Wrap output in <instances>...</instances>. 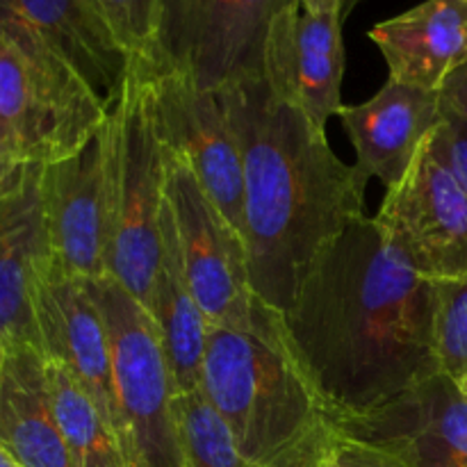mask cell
I'll return each instance as SVG.
<instances>
[{
  "label": "cell",
  "instance_id": "cell-24",
  "mask_svg": "<svg viewBox=\"0 0 467 467\" xmlns=\"http://www.w3.org/2000/svg\"><path fill=\"white\" fill-rule=\"evenodd\" d=\"M114 35L130 55H141L155 30L160 0H99Z\"/></svg>",
  "mask_w": 467,
  "mask_h": 467
},
{
  "label": "cell",
  "instance_id": "cell-25",
  "mask_svg": "<svg viewBox=\"0 0 467 467\" xmlns=\"http://www.w3.org/2000/svg\"><path fill=\"white\" fill-rule=\"evenodd\" d=\"M328 459H331L333 467H413L386 447L360 441V438H351L340 431L336 433Z\"/></svg>",
  "mask_w": 467,
  "mask_h": 467
},
{
  "label": "cell",
  "instance_id": "cell-30",
  "mask_svg": "<svg viewBox=\"0 0 467 467\" xmlns=\"http://www.w3.org/2000/svg\"><path fill=\"white\" fill-rule=\"evenodd\" d=\"M0 467H21L5 447H0Z\"/></svg>",
  "mask_w": 467,
  "mask_h": 467
},
{
  "label": "cell",
  "instance_id": "cell-18",
  "mask_svg": "<svg viewBox=\"0 0 467 467\" xmlns=\"http://www.w3.org/2000/svg\"><path fill=\"white\" fill-rule=\"evenodd\" d=\"M39 178V164H27L18 185L0 196V347L7 342L39 347L32 285L39 265L50 255Z\"/></svg>",
  "mask_w": 467,
  "mask_h": 467
},
{
  "label": "cell",
  "instance_id": "cell-20",
  "mask_svg": "<svg viewBox=\"0 0 467 467\" xmlns=\"http://www.w3.org/2000/svg\"><path fill=\"white\" fill-rule=\"evenodd\" d=\"M146 310L167 356L173 392L182 395L201 388L210 324L192 292L178 228L167 201L160 219V260Z\"/></svg>",
  "mask_w": 467,
  "mask_h": 467
},
{
  "label": "cell",
  "instance_id": "cell-15",
  "mask_svg": "<svg viewBox=\"0 0 467 467\" xmlns=\"http://www.w3.org/2000/svg\"><path fill=\"white\" fill-rule=\"evenodd\" d=\"M0 30L23 32L76 68L109 109L126 80L130 53L99 0H0Z\"/></svg>",
  "mask_w": 467,
  "mask_h": 467
},
{
  "label": "cell",
  "instance_id": "cell-12",
  "mask_svg": "<svg viewBox=\"0 0 467 467\" xmlns=\"http://www.w3.org/2000/svg\"><path fill=\"white\" fill-rule=\"evenodd\" d=\"M41 214L50 255L71 276H108V190L100 130L68 158L41 167Z\"/></svg>",
  "mask_w": 467,
  "mask_h": 467
},
{
  "label": "cell",
  "instance_id": "cell-17",
  "mask_svg": "<svg viewBox=\"0 0 467 467\" xmlns=\"http://www.w3.org/2000/svg\"><path fill=\"white\" fill-rule=\"evenodd\" d=\"M369 39L381 50L390 80L441 91L447 78L467 62V0H424L377 23Z\"/></svg>",
  "mask_w": 467,
  "mask_h": 467
},
{
  "label": "cell",
  "instance_id": "cell-29",
  "mask_svg": "<svg viewBox=\"0 0 467 467\" xmlns=\"http://www.w3.org/2000/svg\"><path fill=\"white\" fill-rule=\"evenodd\" d=\"M301 5V9L306 12H333V9H340L342 12V0H296Z\"/></svg>",
  "mask_w": 467,
  "mask_h": 467
},
{
  "label": "cell",
  "instance_id": "cell-28",
  "mask_svg": "<svg viewBox=\"0 0 467 467\" xmlns=\"http://www.w3.org/2000/svg\"><path fill=\"white\" fill-rule=\"evenodd\" d=\"M438 94H441L442 112H450L467 121V62L447 78Z\"/></svg>",
  "mask_w": 467,
  "mask_h": 467
},
{
  "label": "cell",
  "instance_id": "cell-23",
  "mask_svg": "<svg viewBox=\"0 0 467 467\" xmlns=\"http://www.w3.org/2000/svg\"><path fill=\"white\" fill-rule=\"evenodd\" d=\"M436 285V356L454 381L467 374V276Z\"/></svg>",
  "mask_w": 467,
  "mask_h": 467
},
{
  "label": "cell",
  "instance_id": "cell-8",
  "mask_svg": "<svg viewBox=\"0 0 467 467\" xmlns=\"http://www.w3.org/2000/svg\"><path fill=\"white\" fill-rule=\"evenodd\" d=\"M167 203L178 228L192 292L214 328L254 331L246 242L213 203L190 164L164 146Z\"/></svg>",
  "mask_w": 467,
  "mask_h": 467
},
{
  "label": "cell",
  "instance_id": "cell-32",
  "mask_svg": "<svg viewBox=\"0 0 467 467\" xmlns=\"http://www.w3.org/2000/svg\"><path fill=\"white\" fill-rule=\"evenodd\" d=\"M456 386H459V390L467 397V374H465L463 379H459V381H456Z\"/></svg>",
  "mask_w": 467,
  "mask_h": 467
},
{
  "label": "cell",
  "instance_id": "cell-31",
  "mask_svg": "<svg viewBox=\"0 0 467 467\" xmlns=\"http://www.w3.org/2000/svg\"><path fill=\"white\" fill-rule=\"evenodd\" d=\"M358 3H360V0H342V16H345V18L349 16V14L354 12V7Z\"/></svg>",
  "mask_w": 467,
  "mask_h": 467
},
{
  "label": "cell",
  "instance_id": "cell-7",
  "mask_svg": "<svg viewBox=\"0 0 467 467\" xmlns=\"http://www.w3.org/2000/svg\"><path fill=\"white\" fill-rule=\"evenodd\" d=\"M296 0H160L150 44L153 71L190 78L208 91L265 80V53L278 18Z\"/></svg>",
  "mask_w": 467,
  "mask_h": 467
},
{
  "label": "cell",
  "instance_id": "cell-4",
  "mask_svg": "<svg viewBox=\"0 0 467 467\" xmlns=\"http://www.w3.org/2000/svg\"><path fill=\"white\" fill-rule=\"evenodd\" d=\"M100 135L108 190V276L146 308L160 260L167 158L137 55H130L126 80L109 105Z\"/></svg>",
  "mask_w": 467,
  "mask_h": 467
},
{
  "label": "cell",
  "instance_id": "cell-33",
  "mask_svg": "<svg viewBox=\"0 0 467 467\" xmlns=\"http://www.w3.org/2000/svg\"><path fill=\"white\" fill-rule=\"evenodd\" d=\"M319 467H333V463H331V459H328V456H327V461H324V463H322V465H319Z\"/></svg>",
  "mask_w": 467,
  "mask_h": 467
},
{
  "label": "cell",
  "instance_id": "cell-22",
  "mask_svg": "<svg viewBox=\"0 0 467 467\" xmlns=\"http://www.w3.org/2000/svg\"><path fill=\"white\" fill-rule=\"evenodd\" d=\"M173 418L182 467H263L242 454L201 388L173 397Z\"/></svg>",
  "mask_w": 467,
  "mask_h": 467
},
{
  "label": "cell",
  "instance_id": "cell-19",
  "mask_svg": "<svg viewBox=\"0 0 467 467\" xmlns=\"http://www.w3.org/2000/svg\"><path fill=\"white\" fill-rule=\"evenodd\" d=\"M0 447L21 467H71L55 420L46 356L30 342L0 347Z\"/></svg>",
  "mask_w": 467,
  "mask_h": 467
},
{
  "label": "cell",
  "instance_id": "cell-9",
  "mask_svg": "<svg viewBox=\"0 0 467 467\" xmlns=\"http://www.w3.org/2000/svg\"><path fill=\"white\" fill-rule=\"evenodd\" d=\"M372 219L395 258L420 278L438 283L467 276V192L429 140Z\"/></svg>",
  "mask_w": 467,
  "mask_h": 467
},
{
  "label": "cell",
  "instance_id": "cell-6",
  "mask_svg": "<svg viewBox=\"0 0 467 467\" xmlns=\"http://www.w3.org/2000/svg\"><path fill=\"white\" fill-rule=\"evenodd\" d=\"M0 117L23 164L46 167L80 150L108 108L48 46L0 30Z\"/></svg>",
  "mask_w": 467,
  "mask_h": 467
},
{
  "label": "cell",
  "instance_id": "cell-16",
  "mask_svg": "<svg viewBox=\"0 0 467 467\" xmlns=\"http://www.w3.org/2000/svg\"><path fill=\"white\" fill-rule=\"evenodd\" d=\"M337 117L356 150L360 176L379 178L392 190L409 176L424 141L442 121L441 94L388 78L372 99L342 105Z\"/></svg>",
  "mask_w": 467,
  "mask_h": 467
},
{
  "label": "cell",
  "instance_id": "cell-21",
  "mask_svg": "<svg viewBox=\"0 0 467 467\" xmlns=\"http://www.w3.org/2000/svg\"><path fill=\"white\" fill-rule=\"evenodd\" d=\"M50 400L71 467H126L108 420L59 363L46 358Z\"/></svg>",
  "mask_w": 467,
  "mask_h": 467
},
{
  "label": "cell",
  "instance_id": "cell-27",
  "mask_svg": "<svg viewBox=\"0 0 467 467\" xmlns=\"http://www.w3.org/2000/svg\"><path fill=\"white\" fill-rule=\"evenodd\" d=\"M26 167L27 164H23L21 155H18L16 146L12 141V135H9L7 126L0 117V196L7 194L12 187L18 185Z\"/></svg>",
  "mask_w": 467,
  "mask_h": 467
},
{
  "label": "cell",
  "instance_id": "cell-3",
  "mask_svg": "<svg viewBox=\"0 0 467 467\" xmlns=\"http://www.w3.org/2000/svg\"><path fill=\"white\" fill-rule=\"evenodd\" d=\"M201 390L246 459L319 467L336 441L333 413L285 347L281 315L254 299V331H208Z\"/></svg>",
  "mask_w": 467,
  "mask_h": 467
},
{
  "label": "cell",
  "instance_id": "cell-26",
  "mask_svg": "<svg viewBox=\"0 0 467 467\" xmlns=\"http://www.w3.org/2000/svg\"><path fill=\"white\" fill-rule=\"evenodd\" d=\"M429 144L441 155L442 162L454 171V176L467 192V121L450 112H442V121L431 132Z\"/></svg>",
  "mask_w": 467,
  "mask_h": 467
},
{
  "label": "cell",
  "instance_id": "cell-13",
  "mask_svg": "<svg viewBox=\"0 0 467 467\" xmlns=\"http://www.w3.org/2000/svg\"><path fill=\"white\" fill-rule=\"evenodd\" d=\"M336 429L413 467H467V397L442 372L369 413L336 420Z\"/></svg>",
  "mask_w": 467,
  "mask_h": 467
},
{
  "label": "cell",
  "instance_id": "cell-14",
  "mask_svg": "<svg viewBox=\"0 0 467 467\" xmlns=\"http://www.w3.org/2000/svg\"><path fill=\"white\" fill-rule=\"evenodd\" d=\"M342 21L340 9L315 14L295 5L276 21L265 53V80L274 94L296 105L322 132L342 109Z\"/></svg>",
  "mask_w": 467,
  "mask_h": 467
},
{
  "label": "cell",
  "instance_id": "cell-5",
  "mask_svg": "<svg viewBox=\"0 0 467 467\" xmlns=\"http://www.w3.org/2000/svg\"><path fill=\"white\" fill-rule=\"evenodd\" d=\"M112 349L114 395L126 467H182L173 381L149 310L112 276L85 281Z\"/></svg>",
  "mask_w": 467,
  "mask_h": 467
},
{
  "label": "cell",
  "instance_id": "cell-10",
  "mask_svg": "<svg viewBox=\"0 0 467 467\" xmlns=\"http://www.w3.org/2000/svg\"><path fill=\"white\" fill-rule=\"evenodd\" d=\"M140 62L160 140L190 164L213 203L244 237V164L222 99L181 73L153 71Z\"/></svg>",
  "mask_w": 467,
  "mask_h": 467
},
{
  "label": "cell",
  "instance_id": "cell-11",
  "mask_svg": "<svg viewBox=\"0 0 467 467\" xmlns=\"http://www.w3.org/2000/svg\"><path fill=\"white\" fill-rule=\"evenodd\" d=\"M32 308L41 354L62 365L76 379L117 436L119 410L112 349L103 315L85 281L71 276L55 263L53 255H48L36 269Z\"/></svg>",
  "mask_w": 467,
  "mask_h": 467
},
{
  "label": "cell",
  "instance_id": "cell-2",
  "mask_svg": "<svg viewBox=\"0 0 467 467\" xmlns=\"http://www.w3.org/2000/svg\"><path fill=\"white\" fill-rule=\"evenodd\" d=\"M244 164V242L255 299L285 315L319 255L365 219V181L267 80L219 91Z\"/></svg>",
  "mask_w": 467,
  "mask_h": 467
},
{
  "label": "cell",
  "instance_id": "cell-1",
  "mask_svg": "<svg viewBox=\"0 0 467 467\" xmlns=\"http://www.w3.org/2000/svg\"><path fill=\"white\" fill-rule=\"evenodd\" d=\"M285 347L340 418L365 415L441 372L436 285L406 267L372 217L351 223L281 315Z\"/></svg>",
  "mask_w": 467,
  "mask_h": 467
}]
</instances>
